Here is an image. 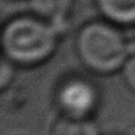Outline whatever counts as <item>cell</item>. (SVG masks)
Here are the masks:
<instances>
[{
    "label": "cell",
    "mask_w": 135,
    "mask_h": 135,
    "mask_svg": "<svg viewBox=\"0 0 135 135\" xmlns=\"http://www.w3.org/2000/svg\"><path fill=\"white\" fill-rule=\"evenodd\" d=\"M16 65L11 63L9 59L3 56L1 64H0V89L1 91H5L6 89H9L15 80L16 75Z\"/></svg>",
    "instance_id": "7"
},
{
    "label": "cell",
    "mask_w": 135,
    "mask_h": 135,
    "mask_svg": "<svg viewBox=\"0 0 135 135\" xmlns=\"http://www.w3.org/2000/svg\"><path fill=\"white\" fill-rule=\"evenodd\" d=\"M54 104L60 116L94 119L101 104L100 88L91 78L69 74L61 78L54 89Z\"/></svg>",
    "instance_id": "3"
},
{
    "label": "cell",
    "mask_w": 135,
    "mask_h": 135,
    "mask_svg": "<svg viewBox=\"0 0 135 135\" xmlns=\"http://www.w3.org/2000/svg\"><path fill=\"white\" fill-rule=\"evenodd\" d=\"M29 11L58 26L66 23L73 13L75 0H28Z\"/></svg>",
    "instance_id": "5"
},
{
    "label": "cell",
    "mask_w": 135,
    "mask_h": 135,
    "mask_svg": "<svg viewBox=\"0 0 135 135\" xmlns=\"http://www.w3.org/2000/svg\"><path fill=\"white\" fill-rule=\"evenodd\" d=\"M60 29L31 11L10 16L1 28L3 56L19 68H36L56 53Z\"/></svg>",
    "instance_id": "1"
},
{
    "label": "cell",
    "mask_w": 135,
    "mask_h": 135,
    "mask_svg": "<svg viewBox=\"0 0 135 135\" xmlns=\"http://www.w3.org/2000/svg\"><path fill=\"white\" fill-rule=\"evenodd\" d=\"M50 135H101V133L94 119L59 116L51 126Z\"/></svg>",
    "instance_id": "6"
},
{
    "label": "cell",
    "mask_w": 135,
    "mask_h": 135,
    "mask_svg": "<svg viewBox=\"0 0 135 135\" xmlns=\"http://www.w3.org/2000/svg\"><path fill=\"white\" fill-rule=\"evenodd\" d=\"M100 18L120 28H135V0H94Z\"/></svg>",
    "instance_id": "4"
},
{
    "label": "cell",
    "mask_w": 135,
    "mask_h": 135,
    "mask_svg": "<svg viewBox=\"0 0 135 135\" xmlns=\"http://www.w3.org/2000/svg\"><path fill=\"white\" fill-rule=\"evenodd\" d=\"M74 48L83 66L98 76L120 73L133 54L123 28L104 18L84 23L75 34Z\"/></svg>",
    "instance_id": "2"
},
{
    "label": "cell",
    "mask_w": 135,
    "mask_h": 135,
    "mask_svg": "<svg viewBox=\"0 0 135 135\" xmlns=\"http://www.w3.org/2000/svg\"><path fill=\"white\" fill-rule=\"evenodd\" d=\"M120 76L126 88L135 93V53H133L125 61L120 70Z\"/></svg>",
    "instance_id": "8"
}]
</instances>
